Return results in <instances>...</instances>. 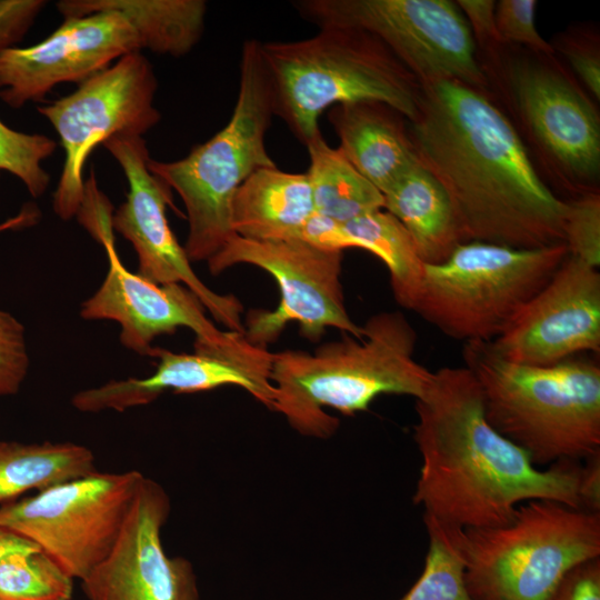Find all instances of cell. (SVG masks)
I'll return each instance as SVG.
<instances>
[{
	"mask_svg": "<svg viewBox=\"0 0 600 600\" xmlns=\"http://www.w3.org/2000/svg\"><path fill=\"white\" fill-rule=\"evenodd\" d=\"M489 92L421 83L409 132L420 163L452 204L464 242L516 249L564 243L562 200L541 178L513 122Z\"/></svg>",
	"mask_w": 600,
	"mask_h": 600,
	"instance_id": "obj_1",
	"label": "cell"
},
{
	"mask_svg": "<svg viewBox=\"0 0 600 600\" xmlns=\"http://www.w3.org/2000/svg\"><path fill=\"white\" fill-rule=\"evenodd\" d=\"M413 438L422 464L413 503L423 516L458 529L510 523L521 503L552 500L580 509L582 464L536 467L529 454L488 422L481 388L466 367L432 372L416 399Z\"/></svg>",
	"mask_w": 600,
	"mask_h": 600,
	"instance_id": "obj_2",
	"label": "cell"
},
{
	"mask_svg": "<svg viewBox=\"0 0 600 600\" xmlns=\"http://www.w3.org/2000/svg\"><path fill=\"white\" fill-rule=\"evenodd\" d=\"M416 342L417 333L404 314L386 311L367 320L360 339L346 333L313 353L276 352L274 411L300 434L327 439L338 430L339 419L324 408L353 416L381 394L419 399L432 371L414 359Z\"/></svg>",
	"mask_w": 600,
	"mask_h": 600,
	"instance_id": "obj_3",
	"label": "cell"
},
{
	"mask_svg": "<svg viewBox=\"0 0 600 600\" xmlns=\"http://www.w3.org/2000/svg\"><path fill=\"white\" fill-rule=\"evenodd\" d=\"M488 422L536 467L600 453V367L572 357L550 366L502 358L491 341L463 343Z\"/></svg>",
	"mask_w": 600,
	"mask_h": 600,
	"instance_id": "obj_4",
	"label": "cell"
},
{
	"mask_svg": "<svg viewBox=\"0 0 600 600\" xmlns=\"http://www.w3.org/2000/svg\"><path fill=\"white\" fill-rule=\"evenodd\" d=\"M310 38L261 42L273 112L304 146L321 134V114L338 104L376 101L411 122L421 83L372 33L326 26Z\"/></svg>",
	"mask_w": 600,
	"mask_h": 600,
	"instance_id": "obj_5",
	"label": "cell"
},
{
	"mask_svg": "<svg viewBox=\"0 0 600 600\" xmlns=\"http://www.w3.org/2000/svg\"><path fill=\"white\" fill-rule=\"evenodd\" d=\"M274 116L261 42H243L239 91L227 124L182 159H149V170L184 203L189 231L183 249L190 261H208L234 236L231 204L236 191L256 170L274 167L266 136Z\"/></svg>",
	"mask_w": 600,
	"mask_h": 600,
	"instance_id": "obj_6",
	"label": "cell"
},
{
	"mask_svg": "<svg viewBox=\"0 0 600 600\" xmlns=\"http://www.w3.org/2000/svg\"><path fill=\"white\" fill-rule=\"evenodd\" d=\"M456 534L474 600H551L571 568L600 557V512L552 500L521 503L506 526Z\"/></svg>",
	"mask_w": 600,
	"mask_h": 600,
	"instance_id": "obj_7",
	"label": "cell"
},
{
	"mask_svg": "<svg viewBox=\"0 0 600 600\" xmlns=\"http://www.w3.org/2000/svg\"><path fill=\"white\" fill-rule=\"evenodd\" d=\"M564 243L537 249L469 241L440 264H426L410 310L446 336L490 342L551 279Z\"/></svg>",
	"mask_w": 600,
	"mask_h": 600,
	"instance_id": "obj_8",
	"label": "cell"
},
{
	"mask_svg": "<svg viewBox=\"0 0 600 600\" xmlns=\"http://www.w3.org/2000/svg\"><path fill=\"white\" fill-rule=\"evenodd\" d=\"M527 50V49H526ZM540 159L574 197L598 192L600 117L590 97L554 56L506 47L484 58Z\"/></svg>",
	"mask_w": 600,
	"mask_h": 600,
	"instance_id": "obj_9",
	"label": "cell"
},
{
	"mask_svg": "<svg viewBox=\"0 0 600 600\" xmlns=\"http://www.w3.org/2000/svg\"><path fill=\"white\" fill-rule=\"evenodd\" d=\"M142 478L138 470H97L54 484L2 504L0 527L81 581L112 549Z\"/></svg>",
	"mask_w": 600,
	"mask_h": 600,
	"instance_id": "obj_10",
	"label": "cell"
},
{
	"mask_svg": "<svg viewBox=\"0 0 600 600\" xmlns=\"http://www.w3.org/2000/svg\"><path fill=\"white\" fill-rule=\"evenodd\" d=\"M318 26H346L380 39L420 83L454 80L489 92V81L462 12L450 0H300Z\"/></svg>",
	"mask_w": 600,
	"mask_h": 600,
	"instance_id": "obj_11",
	"label": "cell"
},
{
	"mask_svg": "<svg viewBox=\"0 0 600 600\" xmlns=\"http://www.w3.org/2000/svg\"><path fill=\"white\" fill-rule=\"evenodd\" d=\"M158 88L152 64L132 52L78 84L68 96L39 106L64 150L53 211L76 217L84 197L83 168L91 151L117 134L141 136L160 121L153 106Z\"/></svg>",
	"mask_w": 600,
	"mask_h": 600,
	"instance_id": "obj_12",
	"label": "cell"
},
{
	"mask_svg": "<svg viewBox=\"0 0 600 600\" xmlns=\"http://www.w3.org/2000/svg\"><path fill=\"white\" fill-rule=\"evenodd\" d=\"M212 274L236 264L256 266L277 281L280 302L274 310H251L244 337L267 347L288 322L296 321L300 333L317 341L327 328L362 338V327L350 318L340 282L342 251H326L302 240L258 241L233 236L208 261Z\"/></svg>",
	"mask_w": 600,
	"mask_h": 600,
	"instance_id": "obj_13",
	"label": "cell"
},
{
	"mask_svg": "<svg viewBox=\"0 0 600 600\" xmlns=\"http://www.w3.org/2000/svg\"><path fill=\"white\" fill-rule=\"evenodd\" d=\"M117 160L128 182L124 202L111 217L112 229L128 240L138 257L139 274L158 283H180L229 331L244 333L243 306L233 294H220L196 274L167 218L171 189L148 168L141 136L117 134L102 144Z\"/></svg>",
	"mask_w": 600,
	"mask_h": 600,
	"instance_id": "obj_14",
	"label": "cell"
},
{
	"mask_svg": "<svg viewBox=\"0 0 600 600\" xmlns=\"http://www.w3.org/2000/svg\"><path fill=\"white\" fill-rule=\"evenodd\" d=\"M193 349L192 353H177L154 347L151 357L158 362L151 376L110 380L81 390L72 397L71 403L81 412H121L149 404L166 391L192 393L232 384L274 411L273 352L267 347L256 346L243 333L230 331L220 343L194 341Z\"/></svg>",
	"mask_w": 600,
	"mask_h": 600,
	"instance_id": "obj_15",
	"label": "cell"
},
{
	"mask_svg": "<svg viewBox=\"0 0 600 600\" xmlns=\"http://www.w3.org/2000/svg\"><path fill=\"white\" fill-rule=\"evenodd\" d=\"M112 213L102 210L86 229L103 244L109 268L99 289L81 306L87 320H112L119 323L121 343L136 353L151 357L152 341L188 328L198 342L217 344L230 331L218 329L206 316V308L180 283L158 284L129 271L121 262L112 236Z\"/></svg>",
	"mask_w": 600,
	"mask_h": 600,
	"instance_id": "obj_16",
	"label": "cell"
},
{
	"mask_svg": "<svg viewBox=\"0 0 600 600\" xmlns=\"http://www.w3.org/2000/svg\"><path fill=\"white\" fill-rule=\"evenodd\" d=\"M141 50L138 32L117 11L66 18L40 42L0 51V99L16 109L41 102L57 84H79L113 60Z\"/></svg>",
	"mask_w": 600,
	"mask_h": 600,
	"instance_id": "obj_17",
	"label": "cell"
},
{
	"mask_svg": "<svg viewBox=\"0 0 600 600\" xmlns=\"http://www.w3.org/2000/svg\"><path fill=\"white\" fill-rule=\"evenodd\" d=\"M170 509L164 488L143 476L112 549L81 580L88 600H200L192 563L162 546Z\"/></svg>",
	"mask_w": 600,
	"mask_h": 600,
	"instance_id": "obj_18",
	"label": "cell"
},
{
	"mask_svg": "<svg viewBox=\"0 0 600 600\" xmlns=\"http://www.w3.org/2000/svg\"><path fill=\"white\" fill-rule=\"evenodd\" d=\"M491 344L502 358L528 366L599 353V270L568 254Z\"/></svg>",
	"mask_w": 600,
	"mask_h": 600,
	"instance_id": "obj_19",
	"label": "cell"
},
{
	"mask_svg": "<svg viewBox=\"0 0 600 600\" xmlns=\"http://www.w3.org/2000/svg\"><path fill=\"white\" fill-rule=\"evenodd\" d=\"M338 147L351 164L383 194L420 161L407 120L391 107L359 101L330 108Z\"/></svg>",
	"mask_w": 600,
	"mask_h": 600,
	"instance_id": "obj_20",
	"label": "cell"
},
{
	"mask_svg": "<svg viewBox=\"0 0 600 600\" xmlns=\"http://www.w3.org/2000/svg\"><path fill=\"white\" fill-rule=\"evenodd\" d=\"M314 212L307 173L266 167L251 173L238 188L231 204V227L238 237L276 241L298 239Z\"/></svg>",
	"mask_w": 600,
	"mask_h": 600,
	"instance_id": "obj_21",
	"label": "cell"
},
{
	"mask_svg": "<svg viewBox=\"0 0 600 600\" xmlns=\"http://www.w3.org/2000/svg\"><path fill=\"white\" fill-rule=\"evenodd\" d=\"M383 196V210L404 227L426 264L444 262L463 243L447 192L420 162Z\"/></svg>",
	"mask_w": 600,
	"mask_h": 600,
	"instance_id": "obj_22",
	"label": "cell"
},
{
	"mask_svg": "<svg viewBox=\"0 0 600 600\" xmlns=\"http://www.w3.org/2000/svg\"><path fill=\"white\" fill-rule=\"evenodd\" d=\"M56 7L63 19L117 11L133 26L142 49L176 58L200 41L207 12L203 0H62Z\"/></svg>",
	"mask_w": 600,
	"mask_h": 600,
	"instance_id": "obj_23",
	"label": "cell"
},
{
	"mask_svg": "<svg viewBox=\"0 0 600 600\" xmlns=\"http://www.w3.org/2000/svg\"><path fill=\"white\" fill-rule=\"evenodd\" d=\"M94 471V453L83 444L0 441V504Z\"/></svg>",
	"mask_w": 600,
	"mask_h": 600,
	"instance_id": "obj_24",
	"label": "cell"
},
{
	"mask_svg": "<svg viewBox=\"0 0 600 600\" xmlns=\"http://www.w3.org/2000/svg\"><path fill=\"white\" fill-rule=\"evenodd\" d=\"M314 212L343 224L384 208V196L322 134L306 146Z\"/></svg>",
	"mask_w": 600,
	"mask_h": 600,
	"instance_id": "obj_25",
	"label": "cell"
},
{
	"mask_svg": "<svg viewBox=\"0 0 600 600\" xmlns=\"http://www.w3.org/2000/svg\"><path fill=\"white\" fill-rule=\"evenodd\" d=\"M344 226L353 237L368 246L371 254L387 266L396 301L410 310L423 276L424 262L404 227L383 209Z\"/></svg>",
	"mask_w": 600,
	"mask_h": 600,
	"instance_id": "obj_26",
	"label": "cell"
},
{
	"mask_svg": "<svg viewBox=\"0 0 600 600\" xmlns=\"http://www.w3.org/2000/svg\"><path fill=\"white\" fill-rule=\"evenodd\" d=\"M429 547L421 576L399 600H474L466 582V564L457 529L423 516Z\"/></svg>",
	"mask_w": 600,
	"mask_h": 600,
	"instance_id": "obj_27",
	"label": "cell"
},
{
	"mask_svg": "<svg viewBox=\"0 0 600 600\" xmlns=\"http://www.w3.org/2000/svg\"><path fill=\"white\" fill-rule=\"evenodd\" d=\"M73 579L40 550L0 560V600H71Z\"/></svg>",
	"mask_w": 600,
	"mask_h": 600,
	"instance_id": "obj_28",
	"label": "cell"
},
{
	"mask_svg": "<svg viewBox=\"0 0 600 600\" xmlns=\"http://www.w3.org/2000/svg\"><path fill=\"white\" fill-rule=\"evenodd\" d=\"M57 142L39 133L17 131L0 119V173L16 176L28 192L38 198L50 183V174L42 162L56 151Z\"/></svg>",
	"mask_w": 600,
	"mask_h": 600,
	"instance_id": "obj_29",
	"label": "cell"
},
{
	"mask_svg": "<svg viewBox=\"0 0 600 600\" xmlns=\"http://www.w3.org/2000/svg\"><path fill=\"white\" fill-rule=\"evenodd\" d=\"M564 244L570 256L600 266V193L588 192L567 200L563 221Z\"/></svg>",
	"mask_w": 600,
	"mask_h": 600,
	"instance_id": "obj_30",
	"label": "cell"
},
{
	"mask_svg": "<svg viewBox=\"0 0 600 600\" xmlns=\"http://www.w3.org/2000/svg\"><path fill=\"white\" fill-rule=\"evenodd\" d=\"M537 1L500 0L496 2V28L504 46L524 47L537 54L554 56L553 46L536 28Z\"/></svg>",
	"mask_w": 600,
	"mask_h": 600,
	"instance_id": "obj_31",
	"label": "cell"
},
{
	"mask_svg": "<svg viewBox=\"0 0 600 600\" xmlns=\"http://www.w3.org/2000/svg\"><path fill=\"white\" fill-rule=\"evenodd\" d=\"M28 369L24 328L12 314L0 310V396L17 393Z\"/></svg>",
	"mask_w": 600,
	"mask_h": 600,
	"instance_id": "obj_32",
	"label": "cell"
},
{
	"mask_svg": "<svg viewBox=\"0 0 600 600\" xmlns=\"http://www.w3.org/2000/svg\"><path fill=\"white\" fill-rule=\"evenodd\" d=\"M568 60L573 73L580 79L588 91L599 101L600 99V56L596 42H587L574 36H561L553 46Z\"/></svg>",
	"mask_w": 600,
	"mask_h": 600,
	"instance_id": "obj_33",
	"label": "cell"
},
{
	"mask_svg": "<svg viewBox=\"0 0 600 600\" xmlns=\"http://www.w3.org/2000/svg\"><path fill=\"white\" fill-rule=\"evenodd\" d=\"M298 239L326 251L356 248L369 252L368 246L353 237L343 223L317 212H313L303 224Z\"/></svg>",
	"mask_w": 600,
	"mask_h": 600,
	"instance_id": "obj_34",
	"label": "cell"
},
{
	"mask_svg": "<svg viewBox=\"0 0 600 600\" xmlns=\"http://www.w3.org/2000/svg\"><path fill=\"white\" fill-rule=\"evenodd\" d=\"M46 4L44 0H0V51L23 39Z\"/></svg>",
	"mask_w": 600,
	"mask_h": 600,
	"instance_id": "obj_35",
	"label": "cell"
},
{
	"mask_svg": "<svg viewBox=\"0 0 600 600\" xmlns=\"http://www.w3.org/2000/svg\"><path fill=\"white\" fill-rule=\"evenodd\" d=\"M456 4L463 12L473 40H477L486 56L496 53L504 46L496 28V1L458 0Z\"/></svg>",
	"mask_w": 600,
	"mask_h": 600,
	"instance_id": "obj_36",
	"label": "cell"
},
{
	"mask_svg": "<svg viewBox=\"0 0 600 600\" xmlns=\"http://www.w3.org/2000/svg\"><path fill=\"white\" fill-rule=\"evenodd\" d=\"M551 600H600V557L571 568Z\"/></svg>",
	"mask_w": 600,
	"mask_h": 600,
	"instance_id": "obj_37",
	"label": "cell"
},
{
	"mask_svg": "<svg viewBox=\"0 0 600 600\" xmlns=\"http://www.w3.org/2000/svg\"><path fill=\"white\" fill-rule=\"evenodd\" d=\"M586 460L579 484L580 509L600 512V453Z\"/></svg>",
	"mask_w": 600,
	"mask_h": 600,
	"instance_id": "obj_38",
	"label": "cell"
},
{
	"mask_svg": "<svg viewBox=\"0 0 600 600\" xmlns=\"http://www.w3.org/2000/svg\"><path fill=\"white\" fill-rule=\"evenodd\" d=\"M39 550L36 544L19 534L0 527V560L14 552Z\"/></svg>",
	"mask_w": 600,
	"mask_h": 600,
	"instance_id": "obj_39",
	"label": "cell"
},
{
	"mask_svg": "<svg viewBox=\"0 0 600 600\" xmlns=\"http://www.w3.org/2000/svg\"><path fill=\"white\" fill-rule=\"evenodd\" d=\"M38 218V211L33 207L24 208L17 217L8 220L7 222L0 224V231L6 229H12L14 227H22L32 224V222Z\"/></svg>",
	"mask_w": 600,
	"mask_h": 600,
	"instance_id": "obj_40",
	"label": "cell"
}]
</instances>
